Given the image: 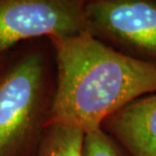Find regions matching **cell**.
Instances as JSON below:
<instances>
[{
	"label": "cell",
	"instance_id": "obj_2",
	"mask_svg": "<svg viewBox=\"0 0 156 156\" xmlns=\"http://www.w3.org/2000/svg\"><path fill=\"white\" fill-rule=\"evenodd\" d=\"M55 53L48 38L0 55V156H36L51 119Z\"/></svg>",
	"mask_w": 156,
	"mask_h": 156
},
{
	"label": "cell",
	"instance_id": "obj_1",
	"mask_svg": "<svg viewBox=\"0 0 156 156\" xmlns=\"http://www.w3.org/2000/svg\"><path fill=\"white\" fill-rule=\"evenodd\" d=\"M55 53L56 89L50 123L101 128L111 115L156 92V64L131 58L88 32L50 39Z\"/></svg>",
	"mask_w": 156,
	"mask_h": 156
},
{
	"label": "cell",
	"instance_id": "obj_4",
	"mask_svg": "<svg viewBox=\"0 0 156 156\" xmlns=\"http://www.w3.org/2000/svg\"><path fill=\"white\" fill-rule=\"evenodd\" d=\"M84 0H0V55L29 41L87 32Z\"/></svg>",
	"mask_w": 156,
	"mask_h": 156
},
{
	"label": "cell",
	"instance_id": "obj_5",
	"mask_svg": "<svg viewBox=\"0 0 156 156\" xmlns=\"http://www.w3.org/2000/svg\"><path fill=\"white\" fill-rule=\"evenodd\" d=\"M101 129L130 156H156V92L111 115Z\"/></svg>",
	"mask_w": 156,
	"mask_h": 156
},
{
	"label": "cell",
	"instance_id": "obj_3",
	"mask_svg": "<svg viewBox=\"0 0 156 156\" xmlns=\"http://www.w3.org/2000/svg\"><path fill=\"white\" fill-rule=\"evenodd\" d=\"M87 32L131 58L156 64V0H87Z\"/></svg>",
	"mask_w": 156,
	"mask_h": 156
},
{
	"label": "cell",
	"instance_id": "obj_7",
	"mask_svg": "<svg viewBox=\"0 0 156 156\" xmlns=\"http://www.w3.org/2000/svg\"><path fill=\"white\" fill-rule=\"evenodd\" d=\"M83 156H130L104 130L85 133Z\"/></svg>",
	"mask_w": 156,
	"mask_h": 156
},
{
	"label": "cell",
	"instance_id": "obj_6",
	"mask_svg": "<svg viewBox=\"0 0 156 156\" xmlns=\"http://www.w3.org/2000/svg\"><path fill=\"white\" fill-rule=\"evenodd\" d=\"M85 133L61 123L49 124L36 156H83Z\"/></svg>",
	"mask_w": 156,
	"mask_h": 156
}]
</instances>
